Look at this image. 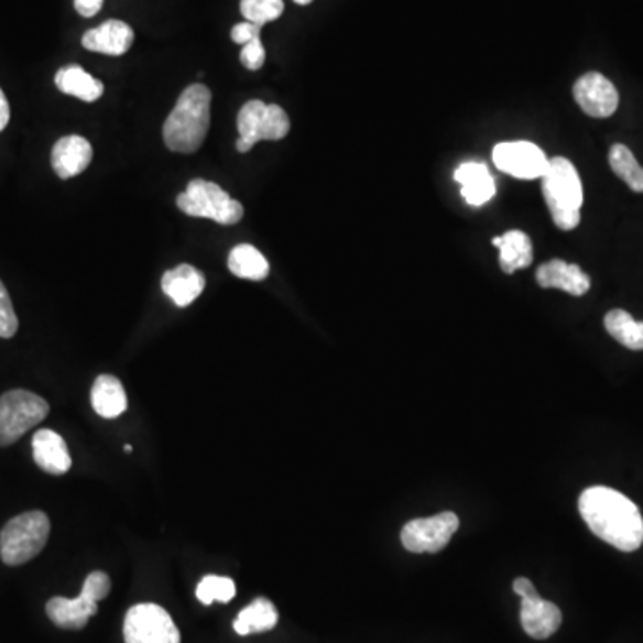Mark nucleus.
Instances as JSON below:
<instances>
[{
    "label": "nucleus",
    "instance_id": "obj_8",
    "mask_svg": "<svg viewBox=\"0 0 643 643\" xmlns=\"http://www.w3.org/2000/svg\"><path fill=\"white\" fill-rule=\"evenodd\" d=\"M48 415L45 399L28 390H11L0 397V447L20 440Z\"/></svg>",
    "mask_w": 643,
    "mask_h": 643
},
{
    "label": "nucleus",
    "instance_id": "obj_27",
    "mask_svg": "<svg viewBox=\"0 0 643 643\" xmlns=\"http://www.w3.org/2000/svg\"><path fill=\"white\" fill-rule=\"evenodd\" d=\"M240 11L247 22L265 25L280 19L284 11L283 0H240Z\"/></svg>",
    "mask_w": 643,
    "mask_h": 643
},
{
    "label": "nucleus",
    "instance_id": "obj_22",
    "mask_svg": "<svg viewBox=\"0 0 643 643\" xmlns=\"http://www.w3.org/2000/svg\"><path fill=\"white\" fill-rule=\"evenodd\" d=\"M277 610L269 599H255L251 604L247 606L246 610L240 611V615L235 620V631L241 636L252 633H265V631L274 630L277 625Z\"/></svg>",
    "mask_w": 643,
    "mask_h": 643
},
{
    "label": "nucleus",
    "instance_id": "obj_29",
    "mask_svg": "<svg viewBox=\"0 0 643 643\" xmlns=\"http://www.w3.org/2000/svg\"><path fill=\"white\" fill-rule=\"evenodd\" d=\"M495 181L492 175L488 174L481 179L473 181L470 185L461 186V195L470 206H482L495 195Z\"/></svg>",
    "mask_w": 643,
    "mask_h": 643
},
{
    "label": "nucleus",
    "instance_id": "obj_3",
    "mask_svg": "<svg viewBox=\"0 0 643 643\" xmlns=\"http://www.w3.org/2000/svg\"><path fill=\"white\" fill-rule=\"evenodd\" d=\"M542 192L556 228L573 231L581 222L582 185L576 166L567 157L549 160L542 177Z\"/></svg>",
    "mask_w": 643,
    "mask_h": 643
},
{
    "label": "nucleus",
    "instance_id": "obj_19",
    "mask_svg": "<svg viewBox=\"0 0 643 643\" xmlns=\"http://www.w3.org/2000/svg\"><path fill=\"white\" fill-rule=\"evenodd\" d=\"M91 406L102 418H119L128 410V395L120 379L109 374L95 379Z\"/></svg>",
    "mask_w": 643,
    "mask_h": 643
},
{
    "label": "nucleus",
    "instance_id": "obj_11",
    "mask_svg": "<svg viewBox=\"0 0 643 643\" xmlns=\"http://www.w3.org/2000/svg\"><path fill=\"white\" fill-rule=\"evenodd\" d=\"M513 591L522 599L521 622L531 639L545 640L553 636L562 625V611L553 602L538 596L535 585L527 577L513 581Z\"/></svg>",
    "mask_w": 643,
    "mask_h": 643
},
{
    "label": "nucleus",
    "instance_id": "obj_2",
    "mask_svg": "<svg viewBox=\"0 0 643 643\" xmlns=\"http://www.w3.org/2000/svg\"><path fill=\"white\" fill-rule=\"evenodd\" d=\"M211 122V91L208 86L192 85L181 94L177 105L163 126L166 148L192 154L203 148Z\"/></svg>",
    "mask_w": 643,
    "mask_h": 643
},
{
    "label": "nucleus",
    "instance_id": "obj_4",
    "mask_svg": "<svg viewBox=\"0 0 643 643\" xmlns=\"http://www.w3.org/2000/svg\"><path fill=\"white\" fill-rule=\"evenodd\" d=\"M51 535V521L43 511L17 515L0 533V558L10 567H19L42 553Z\"/></svg>",
    "mask_w": 643,
    "mask_h": 643
},
{
    "label": "nucleus",
    "instance_id": "obj_9",
    "mask_svg": "<svg viewBox=\"0 0 643 643\" xmlns=\"http://www.w3.org/2000/svg\"><path fill=\"white\" fill-rule=\"evenodd\" d=\"M123 640L126 643H181V634L165 608L143 602L128 611Z\"/></svg>",
    "mask_w": 643,
    "mask_h": 643
},
{
    "label": "nucleus",
    "instance_id": "obj_30",
    "mask_svg": "<svg viewBox=\"0 0 643 643\" xmlns=\"http://www.w3.org/2000/svg\"><path fill=\"white\" fill-rule=\"evenodd\" d=\"M265 47L261 40H252V42L247 43L241 48L240 62L246 65L249 70H260L263 65H265Z\"/></svg>",
    "mask_w": 643,
    "mask_h": 643
},
{
    "label": "nucleus",
    "instance_id": "obj_33",
    "mask_svg": "<svg viewBox=\"0 0 643 643\" xmlns=\"http://www.w3.org/2000/svg\"><path fill=\"white\" fill-rule=\"evenodd\" d=\"M102 2L105 0H74V6H76L77 13L80 17L91 19V17L99 13L100 8H102Z\"/></svg>",
    "mask_w": 643,
    "mask_h": 643
},
{
    "label": "nucleus",
    "instance_id": "obj_28",
    "mask_svg": "<svg viewBox=\"0 0 643 643\" xmlns=\"http://www.w3.org/2000/svg\"><path fill=\"white\" fill-rule=\"evenodd\" d=\"M17 331H19V317L14 313L13 303L4 283L0 281V338L10 340Z\"/></svg>",
    "mask_w": 643,
    "mask_h": 643
},
{
    "label": "nucleus",
    "instance_id": "obj_10",
    "mask_svg": "<svg viewBox=\"0 0 643 643\" xmlns=\"http://www.w3.org/2000/svg\"><path fill=\"white\" fill-rule=\"evenodd\" d=\"M459 527V519L453 511H444L429 519H415L401 531L404 549L415 554L440 553Z\"/></svg>",
    "mask_w": 643,
    "mask_h": 643
},
{
    "label": "nucleus",
    "instance_id": "obj_21",
    "mask_svg": "<svg viewBox=\"0 0 643 643\" xmlns=\"http://www.w3.org/2000/svg\"><path fill=\"white\" fill-rule=\"evenodd\" d=\"M54 80H56L57 90L85 100V102H95L105 94V85L77 65L62 68L57 72Z\"/></svg>",
    "mask_w": 643,
    "mask_h": 643
},
{
    "label": "nucleus",
    "instance_id": "obj_31",
    "mask_svg": "<svg viewBox=\"0 0 643 643\" xmlns=\"http://www.w3.org/2000/svg\"><path fill=\"white\" fill-rule=\"evenodd\" d=\"M488 174H490L488 166L482 165V163H464L455 172V179L458 181L459 185L464 186L470 185L473 181L481 179V177Z\"/></svg>",
    "mask_w": 643,
    "mask_h": 643
},
{
    "label": "nucleus",
    "instance_id": "obj_35",
    "mask_svg": "<svg viewBox=\"0 0 643 643\" xmlns=\"http://www.w3.org/2000/svg\"><path fill=\"white\" fill-rule=\"evenodd\" d=\"M294 2L298 6H308L312 4L313 0H294Z\"/></svg>",
    "mask_w": 643,
    "mask_h": 643
},
{
    "label": "nucleus",
    "instance_id": "obj_13",
    "mask_svg": "<svg viewBox=\"0 0 643 643\" xmlns=\"http://www.w3.org/2000/svg\"><path fill=\"white\" fill-rule=\"evenodd\" d=\"M574 99L593 119H608L619 108V91L608 77L588 72L574 85Z\"/></svg>",
    "mask_w": 643,
    "mask_h": 643
},
{
    "label": "nucleus",
    "instance_id": "obj_7",
    "mask_svg": "<svg viewBox=\"0 0 643 643\" xmlns=\"http://www.w3.org/2000/svg\"><path fill=\"white\" fill-rule=\"evenodd\" d=\"M237 151L241 154L251 151L261 140L277 142L290 133V119L286 111L277 105H265L261 100H249L238 113Z\"/></svg>",
    "mask_w": 643,
    "mask_h": 643
},
{
    "label": "nucleus",
    "instance_id": "obj_24",
    "mask_svg": "<svg viewBox=\"0 0 643 643\" xmlns=\"http://www.w3.org/2000/svg\"><path fill=\"white\" fill-rule=\"evenodd\" d=\"M606 331L631 350H643V322L634 320L624 309H613L604 317Z\"/></svg>",
    "mask_w": 643,
    "mask_h": 643
},
{
    "label": "nucleus",
    "instance_id": "obj_16",
    "mask_svg": "<svg viewBox=\"0 0 643 643\" xmlns=\"http://www.w3.org/2000/svg\"><path fill=\"white\" fill-rule=\"evenodd\" d=\"M536 281L542 288H556L581 297L590 290V277L582 272L581 266L570 265L567 261L551 260L536 270Z\"/></svg>",
    "mask_w": 643,
    "mask_h": 643
},
{
    "label": "nucleus",
    "instance_id": "obj_18",
    "mask_svg": "<svg viewBox=\"0 0 643 643\" xmlns=\"http://www.w3.org/2000/svg\"><path fill=\"white\" fill-rule=\"evenodd\" d=\"M206 286V277L200 270L192 265H179L168 270L161 280V288L166 297L174 301L175 306L186 308L199 298Z\"/></svg>",
    "mask_w": 643,
    "mask_h": 643
},
{
    "label": "nucleus",
    "instance_id": "obj_17",
    "mask_svg": "<svg viewBox=\"0 0 643 643\" xmlns=\"http://www.w3.org/2000/svg\"><path fill=\"white\" fill-rule=\"evenodd\" d=\"M34 461L40 469L53 476H63L72 469L67 442L53 429H40L33 436Z\"/></svg>",
    "mask_w": 643,
    "mask_h": 643
},
{
    "label": "nucleus",
    "instance_id": "obj_15",
    "mask_svg": "<svg viewBox=\"0 0 643 643\" xmlns=\"http://www.w3.org/2000/svg\"><path fill=\"white\" fill-rule=\"evenodd\" d=\"M94 149L90 142L83 137L62 138L53 148V168L62 179H72L90 166Z\"/></svg>",
    "mask_w": 643,
    "mask_h": 643
},
{
    "label": "nucleus",
    "instance_id": "obj_34",
    "mask_svg": "<svg viewBox=\"0 0 643 643\" xmlns=\"http://www.w3.org/2000/svg\"><path fill=\"white\" fill-rule=\"evenodd\" d=\"M10 102H8L4 91H2V88H0V133H2V131L6 129V126L10 123Z\"/></svg>",
    "mask_w": 643,
    "mask_h": 643
},
{
    "label": "nucleus",
    "instance_id": "obj_1",
    "mask_svg": "<svg viewBox=\"0 0 643 643\" xmlns=\"http://www.w3.org/2000/svg\"><path fill=\"white\" fill-rule=\"evenodd\" d=\"M579 513L591 533L622 553L643 544V516L639 506L613 488H587L579 497Z\"/></svg>",
    "mask_w": 643,
    "mask_h": 643
},
{
    "label": "nucleus",
    "instance_id": "obj_14",
    "mask_svg": "<svg viewBox=\"0 0 643 643\" xmlns=\"http://www.w3.org/2000/svg\"><path fill=\"white\" fill-rule=\"evenodd\" d=\"M134 42V31L122 20H108L99 28L90 29L83 36V47L91 53L122 56Z\"/></svg>",
    "mask_w": 643,
    "mask_h": 643
},
{
    "label": "nucleus",
    "instance_id": "obj_36",
    "mask_svg": "<svg viewBox=\"0 0 643 643\" xmlns=\"http://www.w3.org/2000/svg\"><path fill=\"white\" fill-rule=\"evenodd\" d=\"M123 450H126V453H133V447H131V445H126V447H123Z\"/></svg>",
    "mask_w": 643,
    "mask_h": 643
},
{
    "label": "nucleus",
    "instance_id": "obj_20",
    "mask_svg": "<svg viewBox=\"0 0 643 643\" xmlns=\"http://www.w3.org/2000/svg\"><path fill=\"white\" fill-rule=\"evenodd\" d=\"M492 243L499 249V265L506 274L527 269L533 263V243L524 231H508L493 238Z\"/></svg>",
    "mask_w": 643,
    "mask_h": 643
},
{
    "label": "nucleus",
    "instance_id": "obj_26",
    "mask_svg": "<svg viewBox=\"0 0 643 643\" xmlns=\"http://www.w3.org/2000/svg\"><path fill=\"white\" fill-rule=\"evenodd\" d=\"M195 593L204 606L214 604V602H229L232 601V597L237 596V585L231 577L204 576L197 585Z\"/></svg>",
    "mask_w": 643,
    "mask_h": 643
},
{
    "label": "nucleus",
    "instance_id": "obj_6",
    "mask_svg": "<svg viewBox=\"0 0 643 643\" xmlns=\"http://www.w3.org/2000/svg\"><path fill=\"white\" fill-rule=\"evenodd\" d=\"M111 581L105 573H91L86 577L83 590L76 599L54 597L47 602V615L62 630H83L97 613V602L108 597Z\"/></svg>",
    "mask_w": 643,
    "mask_h": 643
},
{
    "label": "nucleus",
    "instance_id": "obj_12",
    "mask_svg": "<svg viewBox=\"0 0 643 643\" xmlns=\"http://www.w3.org/2000/svg\"><path fill=\"white\" fill-rule=\"evenodd\" d=\"M493 163L516 179H540L549 166L544 151L531 142L499 143L493 149Z\"/></svg>",
    "mask_w": 643,
    "mask_h": 643
},
{
    "label": "nucleus",
    "instance_id": "obj_32",
    "mask_svg": "<svg viewBox=\"0 0 643 643\" xmlns=\"http://www.w3.org/2000/svg\"><path fill=\"white\" fill-rule=\"evenodd\" d=\"M261 25L252 24V22H243V24H237L232 28L231 39L235 43H240V45H247V43L252 42V40L260 39Z\"/></svg>",
    "mask_w": 643,
    "mask_h": 643
},
{
    "label": "nucleus",
    "instance_id": "obj_23",
    "mask_svg": "<svg viewBox=\"0 0 643 643\" xmlns=\"http://www.w3.org/2000/svg\"><path fill=\"white\" fill-rule=\"evenodd\" d=\"M228 265L232 274L241 280L263 281L270 272L265 255L249 243H241L229 252Z\"/></svg>",
    "mask_w": 643,
    "mask_h": 643
},
{
    "label": "nucleus",
    "instance_id": "obj_5",
    "mask_svg": "<svg viewBox=\"0 0 643 643\" xmlns=\"http://www.w3.org/2000/svg\"><path fill=\"white\" fill-rule=\"evenodd\" d=\"M177 208L188 217L209 218L220 226H235L243 218V206L231 199L226 189L209 181H189L177 195Z\"/></svg>",
    "mask_w": 643,
    "mask_h": 643
},
{
    "label": "nucleus",
    "instance_id": "obj_25",
    "mask_svg": "<svg viewBox=\"0 0 643 643\" xmlns=\"http://www.w3.org/2000/svg\"><path fill=\"white\" fill-rule=\"evenodd\" d=\"M610 166L611 171L615 172V175H619L620 179L624 181L633 192L643 194V166L630 149L622 143H615L610 149Z\"/></svg>",
    "mask_w": 643,
    "mask_h": 643
}]
</instances>
